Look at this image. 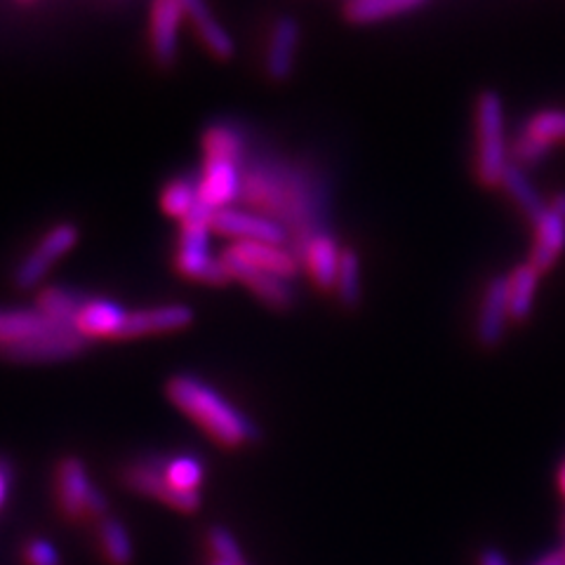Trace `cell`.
<instances>
[{"label": "cell", "mask_w": 565, "mask_h": 565, "mask_svg": "<svg viewBox=\"0 0 565 565\" xmlns=\"http://www.w3.org/2000/svg\"><path fill=\"white\" fill-rule=\"evenodd\" d=\"M241 199L257 215L282 226L297 259L313 236L330 232L328 193L311 168L278 158H257L243 170Z\"/></svg>", "instance_id": "cell-1"}, {"label": "cell", "mask_w": 565, "mask_h": 565, "mask_svg": "<svg viewBox=\"0 0 565 565\" xmlns=\"http://www.w3.org/2000/svg\"><path fill=\"white\" fill-rule=\"evenodd\" d=\"M168 398L224 448H238L259 438L255 424L234 408L217 388L193 375H174L166 384Z\"/></svg>", "instance_id": "cell-2"}, {"label": "cell", "mask_w": 565, "mask_h": 565, "mask_svg": "<svg viewBox=\"0 0 565 565\" xmlns=\"http://www.w3.org/2000/svg\"><path fill=\"white\" fill-rule=\"evenodd\" d=\"M476 128V180L486 189H498L511 163L504 128V104L494 90H483L473 106Z\"/></svg>", "instance_id": "cell-3"}, {"label": "cell", "mask_w": 565, "mask_h": 565, "mask_svg": "<svg viewBox=\"0 0 565 565\" xmlns=\"http://www.w3.org/2000/svg\"><path fill=\"white\" fill-rule=\"evenodd\" d=\"M565 145V109H542L530 116L511 147V158L516 166H535Z\"/></svg>", "instance_id": "cell-4"}, {"label": "cell", "mask_w": 565, "mask_h": 565, "mask_svg": "<svg viewBox=\"0 0 565 565\" xmlns=\"http://www.w3.org/2000/svg\"><path fill=\"white\" fill-rule=\"evenodd\" d=\"M166 459H141V462H135L126 471L120 473L122 483H126L130 490L147 494V498H153L163 504H170L172 509H180L184 514H193L201 507V494L199 492H182L168 483L166 479Z\"/></svg>", "instance_id": "cell-5"}, {"label": "cell", "mask_w": 565, "mask_h": 565, "mask_svg": "<svg viewBox=\"0 0 565 565\" xmlns=\"http://www.w3.org/2000/svg\"><path fill=\"white\" fill-rule=\"evenodd\" d=\"M533 250H530V264L546 274L565 253V191L546 203V210L533 224Z\"/></svg>", "instance_id": "cell-6"}, {"label": "cell", "mask_w": 565, "mask_h": 565, "mask_svg": "<svg viewBox=\"0 0 565 565\" xmlns=\"http://www.w3.org/2000/svg\"><path fill=\"white\" fill-rule=\"evenodd\" d=\"M78 243V228L74 224H57L35 245V250L26 255V259L20 264V269L14 274V280L20 288H33L47 276L52 264L62 259L68 250H74Z\"/></svg>", "instance_id": "cell-7"}, {"label": "cell", "mask_w": 565, "mask_h": 565, "mask_svg": "<svg viewBox=\"0 0 565 565\" xmlns=\"http://www.w3.org/2000/svg\"><path fill=\"white\" fill-rule=\"evenodd\" d=\"M222 259L238 262L250 269L267 271L288 280L295 278L299 274V267H302V262L297 259L292 247L262 241H236L232 245H226Z\"/></svg>", "instance_id": "cell-8"}, {"label": "cell", "mask_w": 565, "mask_h": 565, "mask_svg": "<svg viewBox=\"0 0 565 565\" xmlns=\"http://www.w3.org/2000/svg\"><path fill=\"white\" fill-rule=\"evenodd\" d=\"M87 347V340L76 328H64L41 334V338L20 342V344H8L0 347L10 361H22V363H50V361H66L74 359Z\"/></svg>", "instance_id": "cell-9"}, {"label": "cell", "mask_w": 565, "mask_h": 565, "mask_svg": "<svg viewBox=\"0 0 565 565\" xmlns=\"http://www.w3.org/2000/svg\"><path fill=\"white\" fill-rule=\"evenodd\" d=\"M212 232H217L226 238L236 241H262V243H278L288 245V236L282 226L274 220L257 215L253 210L224 207L212 215Z\"/></svg>", "instance_id": "cell-10"}, {"label": "cell", "mask_w": 565, "mask_h": 565, "mask_svg": "<svg viewBox=\"0 0 565 565\" xmlns=\"http://www.w3.org/2000/svg\"><path fill=\"white\" fill-rule=\"evenodd\" d=\"M186 17L184 0H151L149 41L158 64L170 66L180 50V31Z\"/></svg>", "instance_id": "cell-11"}, {"label": "cell", "mask_w": 565, "mask_h": 565, "mask_svg": "<svg viewBox=\"0 0 565 565\" xmlns=\"http://www.w3.org/2000/svg\"><path fill=\"white\" fill-rule=\"evenodd\" d=\"M299 43H302V26L295 17H278L269 31L267 55H264V74L274 83H282L292 76L297 64Z\"/></svg>", "instance_id": "cell-12"}, {"label": "cell", "mask_w": 565, "mask_h": 565, "mask_svg": "<svg viewBox=\"0 0 565 565\" xmlns=\"http://www.w3.org/2000/svg\"><path fill=\"white\" fill-rule=\"evenodd\" d=\"M509 297H507V276H494L488 280L479 321H476V340L483 349L500 347L509 326Z\"/></svg>", "instance_id": "cell-13"}, {"label": "cell", "mask_w": 565, "mask_h": 565, "mask_svg": "<svg viewBox=\"0 0 565 565\" xmlns=\"http://www.w3.org/2000/svg\"><path fill=\"white\" fill-rule=\"evenodd\" d=\"M241 177L243 170L236 163L205 161L196 180L199 201L212 212L232 207V203L241 199Z\"/></svg>", "instance_id": "cell-14"}, {"label": "cell", "mask_w": 565, "mask_h": 565, "mask_svg": "<svg viewBox=\"0 0 565 565\" xmlns=\"http://www.w3.org/2000/svg\"><path fill=\"white\" fill-rule=\"evenodd\" d=\"M97 486L87 476L85 465L78 457H64L57 467V500L66 519L87 516V504H90Z\"/></svg>", "instance_id": "cell-15"}, {"label": "cell", "mask_w": 565, "mask_h": 565, "mask_svg": "<svg viewBox=\"0 0 565 565\" xmlns=\"http://www.w3.org/2000/svg\"><path fill=\"white\" fill-rule=\"evenodd\" d=\"M222 262H224L228 276H232V280H238L241 286H245L255 297H259L267 307L286 311L295 305V290H292L288 278H280V276L259 271V269H250L238 262H228V259H222Z\"/></svg>", "instance_id": "cell-16"}, {"label": "cell", "mask_w": 565, "mask_h": 565, "mask_svg": "<svg viewBox=\"0 0 565 565\" xmlns=\"http://www.w3.org/2000/svg\"><path fill=\"white\" fill-rule=\"evenodd\" d=\"M193 323V309L186 305H163L153 309H139L128 313L122 340L147 338V334H163L184 330Z\"/></svg>", "instance_id": "cell-17"}, {"label": "cell", "mask_w": 565, "mask_h": 565, "mask_svg": "<svg viewBox=\"0 0 565 565\" xmlns=\"http://www.w3.org/2000/svg\"><path fill=\"white\" fill-rule=\"evenodd\" d=\"M340 255L342 247L330 232H323L313 236L307 247L299 255V262L307 269L309 278L318 290L332 292L334 290V280H338V269H340Z\"/></svg>", "instance_id": "cell-18"}, {"label": "cell", "mask_w": 565, "mask_h": 565, "mask_svg": "<svg viewBox=\"0 0 565 565\" xmlns=\"http://www.w3.org/2000/svg\"><path fill=\"white\" fill-rule=\"evenodd\" d=\"M128 323V311L111 299H85L76 316V330L85 340L120 338Z\"/></svg>", "instance_id": "cell-19"}, {"label": "cell", "mask_w": 565, "mask_h": 565, "mask_svg": "<svg viewBox=\"0 0 565 565\" xmlns=\"http://www.w3.org/2000/svg\"><path fill=\"white\" fill-rule=\"evenodd\" d=\"M64 328H74V326L57 323L55 318L45 316L39 307L6 311L0 313V347L29 342V340L41 338V334L64 330Z\"/></svg>", "instance_id": "cell-20"}, {"label": "cell", "mask_w": 565, "mask_h": 565, "mask_svg": "<svg viewBox=\"0 0 565 565\" xmlns=\"http://www.w3.org/2000/svg\"><path fill=\"white\" fill-rule=\"evenodd\" d=\"M184 10L210 55L217 60H232L236 52V43L232 39V33L217 22V17L210 10L207 0H184Z\"/></svg>", "instance_id": "cell-21"}, {"label": "cell", "mask_w": 565, "mask_h": 565, "mask_svg": "<svg viewBox=\"0 0 565 565\" xmlns=\"http://www.w3.org/2000/svg\"><path fill=\"white\" fill-rule=\"evenodd\" d=\"M174 267L184 278L207 282V286H224L232 280L222 257L212 255L210 247L180 245L174 253Z\"/></svg>", "instance_id": "cell-22"}, {"label": "cell", "mask_w": 565, "mask_h": 565, "mask_svg": "<svg viewBox=\"0 0 565 565\" xmlns=\"http://www.w3.org/2000/svg\"><path fill=\"white\" fill-rule=\"evenodd\" d=\"M540 271L530 262L519 264L507 276V297H509V318L514 323H523L533 313L535 295L540 286Z\"/></svg>", "instance_id": "cell-23"}, {"label": "cell", "mask_w": 565, "mask_h": 565, "mask_svg": "<svg viewBox=\"0 0 565 565\" xmlns=\"http://www.w3.org/2000/svg\"><path fill=\"white\" fill-rule=\"evenodd\" d=\"M203 153L205 161H228L243 166L245 163V137L232 122H212L203 132Z\"/></svg>", "instance_id": "cell-24"}, {"label": "cell", "mask_w": 565, "mask_h": 565, "mask_svg": "<svg viewBox=\"0 0 565 565\" xmlns=\"http://www.w3.org/2000/svg\"><path fill=\"white\" fill-rule=\"evenodd\" d=\"M507 196L514 201V205L523 212V215L530 220V222H537L542 212L546 210V203L544 199L540 196V191L535 189V184L527 180V174L523 172L521 166L516 163H509L504 177H502V184H500Z\"/></svg>", "instance_id": "cell-25"}, {"label": "cell", "mask_w": 565, "mask_h": 565, "mask_svg": "<svg viewBox=\"0 0 565 565\" xmlns=\"http://www.w3.org/2000/svg\"><path fill=\"white\" fill-rule=\"evenodd\" d=\"M427 0H349L344 6V17L351 24H377L388 17L405 14Z\"/></svg>", "instance_id": "cell-26"}, {"label": "cell", "mask_w": 565, "mask_h": 565, "mask_svg": "<svg viewBox=\"0 0 565 565\" xmlns=\"http://www.w3.org/2000/svg\"><path fill=\"white\" fill-rule=\"evenodd\" d=\"M334 295L347 309H356L363 297V282H361V257L353 247H342L340 255V269L338 280H334Z\"/></svg>", "instance_id": "cell-27"}, {"label": "cell", "mask_w": 565, "mask_h": 565, "mask_svg": "<svg viewBox=\"0 0 565 565\" xmlns=\"http://www.w3.org/2000/svg\"><path fill=\"white\" fill-rule=\"evenodd\" d=\"M102 554L111 565H130L135 561V546L128 527L118 519L106 516L99 521Z\"/></svg>", "instance_id": "cell-28"}, {"label": "cell", "mask_w": 565, "mask_h": 565, "mask_svg": "<svg viewBox=\"0 0 565 565\" xmlns=\"http://www.w3.org/2000/svg\"><path fill=\"white\" fill-rule=\"evenodd\" d=\"M83 305H85V297L74 292V290L45 288L39 295V309L45 316L55 318L57 323H64V326H74L76 328V316H78Z\"/></svg>", "instance_id": "cell-29"}, {"label": "cell", "mask_w": 565, "mask_h": 565, "mask_svg": "<svg viewBox=\"0 0 565 565\" xmlns=\"http://www.w3.org/2000/svg\"><path fill=\"white\" fill-rule=\"evenodd\" d=\"M199 203V189L196 180H189V177H177V180L168 182L161 193V207L168 217L184 220L193 205Z\"/></svg>", "instance_id": "cell-30"}, {"label": "cell", "mask_w": 565, "mask_h": 565, "mask_svg": "<svg viewBox=\"0 0 565 565\" xmlns=\"http://www.w3.org/2000/svg\"><path fill=\"white\" fill-rule=\"evenodd\" d=\"M166 479L172 488L182 492H199L203 483V465L191 455L174 457L166 465Z\"/></svg>", "instance_id": "cell-31"}, {"label": "cell", "mask_w": 565, "mask_h": 565, "mask_svg": "<svg viewBox=\"0 0 565 565\" xmlns=\"http://www.w3.org/2000/svg\"><path fill=\"white\" fill-rule=\"evenodd\" d=\"M210 546H212V552H215L217 561H224L228 565H247L241 554V546H238L236 537L228 533L226 527L217 525L210 530Z\"/></svg>", "instance_id": "cell-32"}, {"label": "cell", "mask_w": 565, "mask_h": 565, "mask_svg": "<svg viewBox=\"0 0 565 565\" xmlns=\"http://www.w3.org/2000/svg\"><path fill=\"white\" fill-rule=\"evenodd\" d=\"M24 558L29 565H62V556L55 550V544L43 537H33L26 542Z\"/></svg>", "instance_id": "cell-33"}, {"label": "cell", "mask_w": 565, "mask_h": 565, "mask_svg": "<svg viewBox=\"0 0 565 565\" xmlns=\"http://www.w3.org/2000/svg\"><path fill=\"white\" fill-rule=\"evenodd\" d=\"M10 486H12V467L6 462V459H0V509H3L8 502Z\"/></svg>", "instance_id": "cell-34"}, {"label": "cell", "mask_w": 565, "mask_h": 565, "mask_svg": "<svg viewBox=\"0 0 565 565\" xmlns=\"http://www.w3.org/2000/svg\"><path fill=\"white\" fill-rule=\"evenodd\" d=\"M479 565H509V563L498 550H486L479 558Z\"/></svg>", "instance_id": "cell-35"}, {"label": "cell", "mask_w": 565, "mask_h": 565, "mask_svg": "<svg viewBox=\"0 0 565 565\" xmlns=\"http://www.w3.org/2000/svg\"><path fill=\"white\" fill-rule=\"evenodd\" d=\"M535 565H565V550L550 552L546 556H542Z\"/></svg>", "instance_id": "cell-36"}, {"label": "cell", "mask_w": 565, "mask_h": 565, "mask_svg": "<svg viewBox=\"0 0 565 565\" xmlns=\"http://www.w3.org/2000/svg\"><path fill=\"white\" fill-rule=\"evenodd\" d=\"M558 486H561V490H563V494H565V462H563L561 473H558Z\"/></svg>", "instance_id": "cell-37"}, {"label": "cell", "mask_w": 565, "mask_h": 565, "mask_svg": "<svg viewBox=\"0 0 565 565\" xmlns=\"http://www.w3.org/2000/svg\"><path fill=\"white\" fill-rule=\"evenodd\" d=\"M212 565H228V563H224V561H215Z\"/></svg>", "instance_id": "cell-38"}, {"label": "cell", "mask_w": 565, "mask_h": 565, "mask_svg": "<svg viewBox=\"0 0 565 565\" xmlns=\"http://www.w3.org/2000/svg\"><path fill=\"white\" fill-rule=\"evenodd\" d=\"M563 550H565V544H563Z\"/></svg>", "instance_id": "cell-39"}]
</instances>
